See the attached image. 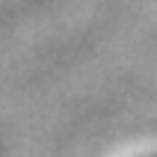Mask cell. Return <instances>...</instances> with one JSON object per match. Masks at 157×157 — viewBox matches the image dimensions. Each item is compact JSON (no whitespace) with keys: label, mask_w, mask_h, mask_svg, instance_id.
I'll use <instances>...</instances> for the list:
<instances>
[{"label":"cell","mask_w":157,"mask_h":157,"mask_svg":"<svg viewBox=\"0 0 157 157\" xmlns=\"http://www.w3.org/2000/svg\"><path fill=\"white\" fill-rule=\"evenodd\" d=\"M148 157H157V154H148Z\"/></svg>","instance_id":"obj_1"}]
</instances>
